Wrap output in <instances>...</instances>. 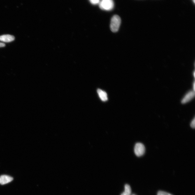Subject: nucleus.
I'll list each match as a JSON object with an SVG mask.
<instances>
[{
  "label": "nucleus",
  "instance_id": "2",
  "mask_svg": "<svg viewBox=\"0 0 195 195\" xmlns=\"http://www.w3.org/2000/svg\"><path fill=\"white\" fill-rule=\"evenodd\" d=\"M114 6L113 0H102L99 4L100 8L106 11L112 10Z\"/></svg>",
  "mask_w": 195,
  "mask_h": 195
},
{
  "label": "nucleus",
  "instance_id": "7",
  "mask_svg": "<svg viewBox=\"0 0 195 195\" xmlns=\"http://www.w3.org/2000/svg\"><path fill=\"white\" fill-rule=\"evenodd\" d=\"M97 92L102 101L106 102L108 100V95L105 92L100 89H98L97 90Z\"/></svg>",
  "mask_w": 195,
  "mask_h": 195
},
{
  "label": "nucleus",
  "instance_id": "12",
  "mask_svg": "<svg viewBox=\"0 0 195 195\" xmlns=\"http://www.w3.org/2000/svg\"><path fill=\"white\" fill-rule=\"evenodd\" d=\"M5 46V44L3 43L0 42V47H4Z\"/></svg>",
  "mask_w": 195,
  "mask_h": 195
},
{
  "label": "nucleus",
  "instance_id": "13",
  "mask_svg": "<svg viewBox=\"0 0 195 195\" xmlns=\"http://www.w3.org/2000/svg\"><path fill=\"white\" fill-rule=\"evenodd\" d=\"M195 82H194V84H193V89H194V91H195Z\"/></svg>",
  "mask_w": 195,
  "mask_h": 195
},
{
  "label": "nucleus",
  "instance_id": "10",
  "mask_svg": "<svg viewBox=\"0 0 195 195\" xmlns=\"http://www.w3.org/2000/svg\"><path fill=\"white\" fill-rule=\"evenodd\" d=\"M91 3L93 4H96L98 3L99 2V0H89Z\"/></svg>",
  "mask_w": 195,
  "mask_h": 195
},
{
  "label": "nucleus",
  "instance_id": "5",
  "mask_svg": "<svg viewBox=\"0 0 195 195\" xmlns=\"http://www.w3.org/2000/svg\"><path fill=\"white\" fill-rule=\"evenodd\" d=\"M13 178L10 176L3 175L0 177V184L3 185L10 182L13 180Z\"/></svg>",
  "mask_w": 195,
  "mask_h": 195
},
{
  "label": "nucleus",
  "instance_id": "14",
  "mask_svg": "<svg viewBox=\"0 0 195 195\" xmlns=\"http://www.w3.org/2000/svg\"><path fill=\"white\" fill-rule=\"evenodd\" d=\"M194 76L195 77V72H194Z\"/></svg>",
  "mask_w": 195,
  "mask_h": 195
},
{
  "label": "nucleus",
  "instance_id": "4",
  "mask_svg": "<svg viewBox=\"0 0 195 195\" xmlns=\"http://www.w3.org/2000/svg\"><path fill=\"white\" fill-rule=\"evenodd\" d=\"M195 96V92L194 91H191L189 92L184 96L182 101V104H185L192 100Z\"/></svg>",
  "mask_w": 195,
  "mask_h": 195
},
{
  "label": "nucleus",
  "instance_id": "1",
  "mask_svg": "<svg viewBox=\"0 0 195 195\" xmlns=\"http://www.w3.org/2000/svg\"><path fill=\"white\" fill-rule=\"evenodd\" d=\"M121 20L119 16L118 15H114L112 18L111 24V30L113 32H117L119 29L121 24Z\"/></svg>",
  "mask_w": 195,
  "mask_h": 195
},
{
  "label": "nucleus",
  "instance_id": "9",
  "mask_svg": "<svg viewBox=\"0 0 195 195\" xmlns=\"http://www.w3.org/2000/svg\"><path fill=\"white\" fill-rule=\"evenodd\" d=\"M157 195H172L163 191H159L158 192Z\"/></svg>",
  "mask_w": 195,
  "mask_h": 195
},
{
  "label": "nucleus",
  "instance_id": "11",
  "mask_svg": "<svg viewBox=\"0 0 195 195\" xmlns=\"http://www.w3.org/2000/svg\"><path fill=\"white\" fill-rule=\"evenodd\" d=\"M195 118H194L193 119L192 121V122L191 124V127L192 128H193V129L195 128Z\"/></svg>",
  "mask_w": 195,
  "mask_h": 195
},
{
  "label": "nucleus",
  "instance_id": "8",
  "mask_svg": "<svg viewBox=\"0 0 195 195\" xmlns=\"http://www.w3.org/2000/svg\"><path fill=\"white\" fill-rule=\"evenodd\" d=\"M131 189L129 185L126 184L125 186V191L121 195H131Z\"/></svg>",
  "mask_w": 195,
  "mask_h": 195
},
{
  "label": "nucleus",
  "instance_id": "6",
  "mask_svg": "<svg viewBox=\"0 0 195 195\" xmlns=\"http://www.w3.org/2000/svg\"><path fill=\"white\" fill-rule=\"evenodd\" d=\"M15 38L10 35H3L0 36V41L4 42H10L14 41Z\"/></svg>",
  "mask_w": 195,
  "mask_h": 195
},
{
  "label": "nucleus",
  "instance_id": "3",
  "mask_svg": "<svg viewBox=\"0 0 195 195\" xmlns=\"http://www.w3.org/2000/svg\"><path fill=\"white\" fill-rule=\"evenodd\" d=\"M134 151L137 156H141L144 155L145 151V148L143 144L141 143H138L135 145Z\"/></svg>",
  "mask_w": 195,
  "mask_h": 195
},
{
  "label": "nucleus",
  "instance_id": "15",
  "mask_svg": "<svg viewBox=\"0 0 195 195\" xmlns=\"http://www.w3.org/2000/svg\"></svg>",
  "mask_w": 195,
  "mask_h": 195
}]
</instances>
